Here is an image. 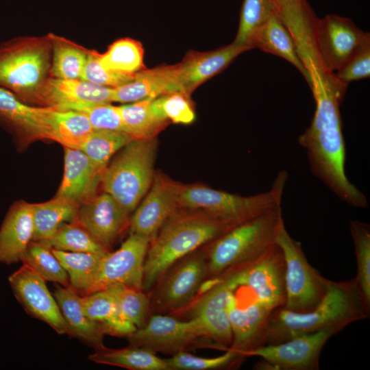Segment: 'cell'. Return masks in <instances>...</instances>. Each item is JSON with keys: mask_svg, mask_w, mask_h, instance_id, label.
<instances>
[{"mask_svg": "<svg viewBox=\"0 0 370 370\" xmlns=\"http://www.w3.org/2000/svg\"><path fill=\"white\" fill-rule=\"evenodd\" d=\"M346 88L334 75L313 84L314 114L298 143L306 150L315 177L343 201L354 208H365L368 206L365 195L345 173L346 147L339 108Z\"/></svg>", "mask_w": 370, "mask_h": 370, "instance_id": "1", "label": "cell"}, {"mask_svg": "<svg viewBox=\"0 0 370 370\" xmlns=\"http://www.w3.org/2000/svg\"><path fill=\"white\" fill-rule=\"evenodd\" d=\"M355 278L341 282L329 280L321 302L307 312H295L279 307L271 312L266 344L275 345L293 337L329 330L334 335L350 323L369 317ZM265 344V345H266Z\"/></svg>", "mask_w": 370, "mask_h": 370, "instance_id": "2", "label": "cell"}, {"mask_svg": "<svg viewBox=\"0 0 370 370\" xmlns=\"http://www.w3.org/2000/svg\"><path fill=\"white\" fill-rule=\"evenodd\" d=\"M230 229L202 213L177 210L149 244L144 264L143 291H149L175 263Z\"/></svg>", "mask_w": 370, "mask_h": 370, "instance_id": "3", "label": "cell"}, {"mask_svg": "<svg viewBox=\"0 0 370 370\" xmlns=\"http://www.w3.org/2000/svg\"><path fill=\"white\" fill-rule=\"evenodd\" d=\"M284 223L281 206L238 224L210 243L206 252L208 277L249 264L275 243Z\"/></svg>", "mask_w": 370, "mask_h": 370, "instance_id": "4", "label": "cell"}, {"mask_svg": "<svg viewBox=\"0 0 370 370\" xmlns=\"http://www.w3.org/2000/svg\"><path fill=\"white\" fill-rule=\"evenodd\" d=\"M287 176L281 171L269 190L247 197L204 185L180 184L179 209L202 213L232 228L281 206Z\"/></svg>", "mask_w": 370, "mask_h": 370, "instance_id": "5", "label": "cell"}, {"mask_svg": "<svg viewBox=\"0 0 370 370\" xmlns=\"http://www.w3.org/2000/svg\"><path fill=\"white\" fill-rule=\"evenodd\" d=\"M49 37L20 36L0 45V86L29 102L49 77Z\"/></svg>", "mask_w": 370, "mask_h": 370, "instance_id": "6", "label": "cell"}, {"mask_svg": "<svg viewBox=\"0 0 370 370\" xmlns=\"http://www.w3.org/2000/svg\"><path fill=\"white\" fill-rule=\"evenodd\" d=\"M156 138L133 139L103 171L101 184L129 214L150 188L155 175Z\"/></svg>", "mask_w": 370, "mask_h": 370, "instance_id": "7", "label": "cell"}, {"mask_svg": "<svg viewBox=\"0 0 370 370\" xmlns=\"http://www.w3.org/2000/svg\"><path fill=\"white\" fill-rule=\"evenodd\" d=\"M275 243L285 262L286 299L282 307L295 312L312 310L324 297L329 280L308 262L301 243L289 234L284 223L278 231Z\"/></svg>", "mask_w": 370, "mask_h": 370, "instance_id": "8", "label": "cell"}, {"mask_svg": "<svg viewBox=\"0 0 370 370\" xmlns=\"http://www.w3.org/2000/svg\"><path fill=\"white\" fill-rule=\"evenodd\" d=\"M127 338L131 346L171 355L202 345L228 349L206 338L195 318L180 321L167 315L153 314L143 327L137 328Z\"/></svg>", "mask_w": 370, "mask_h": 370, "instance_id": "9", "label": "cell"}, {"mask_svg": "<svg viewBox=\"0 0 370 370\" xmlns=\"http://www.w3.org/2000/svg\"><path fill=\"white\" fill-rule=\"evenodd\" d=\"M222 275L236 290L241 286L248 288L254 298L272 310L284 305L285 262L276 243L254 262L232 269Z\"/></svg>", "mask_w": 370, "mask_h": 370, "instance_id": "10", "label": "cell"}, {"mask_svg": "<svg viewBox=\"0 0 370 370\" xmlns=\"http://www.w3.org/2000/svg\"><path fill=\"white\" fill-rule=\"evenodd\" d=\"M150 238L138 234L129 237L116 251L103 256L83 295L123 284L143 290L144 264Z\"/></svg>", "mask_w": 370, "mask_h": 370, "instance_id": "11", "label": "cell"}, {"mask_svg": "<svg viewBox=\"0 0 370 370\" xmlns=\"http://www.w3.org/2000/svg\"><path fill=\"white\" fill-rule=\"evenodd\" d=\"M314 38L323 68L326 73L334 74L370 41V35L349 18L328 14L323 18H317Z\"/></svg>", "mask_w": 370, "mask_h": 370, "instance_id": "12", "label": "cell"}, {"mask_svg": "<svg viewBox=\"0 0 370 370\" xmlns=\"http://www.w3.org/2000/svg\"><path fill=\"white\" fill-rule=\"evenodd\" d=\"M208 277L206 252H192L175 263L158 281L153 301L161 311L175 312L195 299Z\"/></svg>", "mask_w": 370, "mask_h": 370, "instance_id": "13", "label": "cell"}, {"mask_svg": "<svg viewBox=\"0 0 370 370\" xmlns=\"http://www.w3.org/2000/svg\"><path fill=\"white\" fill-rule=\"evenodd\" d=\"M334 334L329 330H320L293 337L275 345H264L247 354L258 356L257 369L317 370L322 349Z\"/></svg>", "mask_w": 370, "mask_h": 370, "instance_id": "14", "label": "cell"}, {"mask_svg": "<svg viewBox=\"0 0 370 370\" xmlns=\"http://www.w3.org/2000/svg\"><path fill=\"white\" fill-rule=\"evenodd\" d=\"M8 282L15 297L28 314L48 324L58 334H68L65 321L46 280L33 269L23 264L9 276Z\"/></svg>", "mask_w": 370, "mask_h": 370, "instance_id": "15", "label": "cell"}, {"mask_svg": "<svg viewBox=\"0 0 370 370\" xmlns=\"http://www.w3.org/2000/svg\"><path fill=\"white\" fill-rule=\"evenodd\" d=\"M275 14L291 34L298 54L313 82L329 73L318 58L314 29L317 18L306 0H270Z\"/></svg>", "mask_w": 370, "mask_h": 370, "instance_id": "16", "label": "cell"}, {"mask_svg": "<svg viewBox=\"0 0 370 370\" xmlns=\"http://www.w3.org/2000/svg\"><path fill=\"white\" fill-rule=\"evenodd\" d=\"M180 184L155 173L152 184L130 219V234L156 237L167 220L179 210Z\"/></svg>", "mask_w": 370, "mask_h": 370, "instance_id": "17", "label": "cell"}, {"mask_svg": "<svg viewBox=\"0 0 370 370\" xmlns=\"http://www.w3.org/2000/svg\"><path fill=\"white\" fill-rule=\"evenodd\" d=\"M129 215L110 195L104 192L81 204L72 221L86 230L108 251L130 223Z\"/></svg>", "mask_w": 370, "mask_h": 370, "instance_id": "18", "label": "cell"}, {"mask_svg": "<svg viewBox=\"0 0 370 370\" xmlns=\"http://www.w3.org/2000/svg\"><path fill=\"white\" fill-rule=\"evenodd\" d=\"M219 278L193 304L192 318L198 320L206 338L229 349L232 333L228 308L235 288L226 278Z\"/></svg>", "mask_w": 370, "mask_h": 370, "instance_id": "19", "label": "cell"}, {"mask_svg": "<svg viewBox=\"0 0 370 370\" xmlns=\"http://www.w3.org/2000/svg\"><path fill=\"white\" fill-rule=\"evenodd\" d=\"M248 47L232 42L217 49L199 52L190 51L175 64L176 92L189 96L202 83L221 73Z\"/></svg>", "mask_w": 370, "mask_h": 370, "instance_id": "20", "label": "cell"}, {"mask_svg": "<svg viewBox=\"0 0 370 370\" xmlns=\"http://www.w3.org/2000/svg\"><path fill=\"white\" fill-rule=\"evenodd\" d=\"M31 102L66 110L86 105L110 103L113 102V88L98 86L82 79L49 77Z\"/></svg>", "mask_w": 370, "mask_h": 370, "instance_id": "21", "label": "cell"}, {"mask_svg": "<svg viewBox=\"0 0 370 370\" xmlns=\"http://www.w3.org/2000/svg\"><path fill=\"white\" fill-rule=\"evenodd\" d=\"M272 312L254 297L253 301L241 306L234 293L228 308L232 333L229 349L243 359L247 357L250 352L264 345L269 319Z\"/></svg>", "mask_w": 370, "mask_h": 370, "instance_id": "22", "label": "cell"}, {"mask_svg": "<svg viewBox=\"0 0 370 370\" xmlns=\"http://www.w3.org/2000/svg\"><path fill=\"white\" fill-rule=\"evenodd\" d=\"M64 149V175L56 195L80 206L96 195L103 171L80 149Z\"/></svg>", "mask_w": 370, "mask_h": 370, "instance_id": "23", "label": "cell"}, {"mask_svg": "<svg viewBox=\"0 0 370 370\" xmlns=\"http://www.w3.org/2000/svg\"><path fill=\"white\" fill-rule=\"evenodd\" d=\"M34 234L32 204L18 201L10 208L0 228V262L15 264Z\"/></svg>", "mask_w": 370, "mask_h": 370, "instance_id": "24", "label": "cell"}, {"mask_svg": "<svg viewBox=\"0 0 370 370\" xmlns=\"http://www.w3.org/2000/svg\"><path fill=\"white\" fill-rule=\"evenodd\" d=\"M44 139L56 141L64 147L79 149L94 130L82 112L51 106L39 107Z\"/></svg>", "mask_w": 370, "mask_h": 370, "instance_id": "25", "label": "cell"}, {"mask_svg": "<svg viewBox=\"0 0 370 370\" xmlns=\"http://www.w3.org/2000/svg\"><path fill=\"white\" fill-rule=\"evenodd\" d=\"M175 64L145 69L132 81L113 88V102L133 103L175 92Z\"/></svg>", "mask_w": 370, "mask_h": 370, "instance_id": "26", "label": "cell"}, {"mask_svg": "<svg viewBox=\"0 0 370 370\" xmlns=\"http://www.w3.org/2000/svg\"><path fill=\"white\" fill-rule=\"evenodd\" d=\"M65 321L68 334L95 349L104 347L105 333L101 326L91 320L82 308L81 297L71 287L55 284L54 296Z\"/></svg>", "mask_w": 370, "mask_h": 370, "instance_id": "27", "label": "cell"}, {"mask_svg": "<svg viewBox=\"0 0 370 370\" xmlns=\"http://www.w3.org/2000/svg\"><path fill=\"white\" fill-rule=\"evenodd\" d=\"M251 45L252 48L257 47L291 63L301 73L311 88L312 77L298 54L295 41L274 12L256 31Z\"/></svg>", "mask_w": 370, "mask_h": 370, "instance_id": "28", "label": "cell"}, {"mask_svg": "<svg viewBox=\"0 0 370 370\" xmlns=\"http://www.w3.org/2000/svg\"><path fill=\"white\" fill-rule=\"evenodd\" d=\"M164 95L117 106L127 134L134 139H148L169 124L163 109Z\"/></svg>", "mask_w": 370, "mask_h": 370, "instance_id": "29", "label": "cell"}, {"mask_svg": "<svg viewBox=\"0 0 370 370\" xmlns=\"http://www.w3.org/2000/svg\"><path fill=\"white\" fill-rule=\"evenodd\" d=\"M81 303L85 314L101 326L105 334L127 336L137 329L122 313L108 289L83 295Z\"/></svg>", "mask_w": 370, "mask_h": 370, "instance_id": "30", "label": "cell"}, {"mask_svg": "<svg viewBox=\"0 0 370 370\" xmlns=\"http://www.w3.org/2000/svg\"><path fill=\"white\" fill-rule=\"evenodd\" d=\"M0 119L24 140L44 139L39 107H32L0 86Z\"/></svg>", "mask_w": 370, "mask_h": 370, "instance_id": "31", "label": "cell"}, {"mask_svg": "<svg viewBox=\"0 0 370 370\" xmlns=\"http://www.w3.org/2000/svg\"><path fill=\"white\" fill-rule=\"evenodd\" d=\"M79 207L77 204L58 195L43 203L32 204V241H47L62 224L75 219Z\"/></svg>", "mask_w": 370, "mask_h": 370, "instance_id": "32", "label": "cell"}, {"mask_svg": "<svg viewBox=\"0 0 370 370\" xmlns=\"http://www.w3.org/2000/svg\"><path fill=\"white\" fill-rule=\"evenodd\" d=\"M94 362L133 370H171L164 359L147 349L131 346L118 349L103 347L88 356Z\"/></svg>", "mask_w": 370, "mask_h": 370, "instance_id": "33", "label": "cell"}, {"mask_svg": "<svg viewBox=\"0 0 370 370\" xmlns=\"http://www.w3.org/2000/svg\"><path fill=\"white\" fill-rule=\"evenodd\" d=\"M51 61L49 77L81 79L89 49L69 39L50 33Z\"/></svg>", "mask_w": 370, "mask_h": 370, "instance_id": "34", "label": "cell"}, {"mask_svg": "<svg viewBox=\"0 0 370 370\" xmlns=\"http://www.w3.org/2000/svg\"><path fill=\"white\" fill-rule=\"evenodd\" d=\"M142 44L130 38L113 42L103 53H99V61L106 69L125 74H134L145 69Z\"/></svg>", "mask_w": 370, "mask_h": 370, "instance_id": "35", "label": "cell"}, {"mask_svg": "<svg viewBox=\"0 0 370 370\" xmlns=\"http://www.w3.org/2000/svg\"><path fill=\"white\" fill-rule=\"evenodd\" d=\"M20 261L33 269L46 281L70 287L67 272L47 243L32 241L22 254Z\"/></svg>", "mask_w": 370, "mask_h": 370, "instance_id": "36", "label": "cell"}, {"mask_svg": "<svg viewBox=\"0 0 370 370\" xmlns=\"http://www.w3.org/2000/svg\"><path fill=\"white\" fill-rule=\"evenodd\" d=\"M133 139L123 132L93 130L79 149L103 172L112 156Z\"/></svg>", "mask_w": 370, "mask_h": 370, "instance_id": "37", "label": "cell"}, {"mask_svg": "<svg viewBox=\"0 0 370 370\" xmlns=\"http://www.w3.org/2000/svg\"><path fill=\"white\" fill-rule=\"evenodd\" d=\"M349 231L357 265L355 280L365 304L370 308V225L360 221L352 220Z\"/></svg>", "mask_w": 370, "mask_h": 370, "instance_id": "38", "label": "cell"}, {"mask_svg": "<svg viewBox=\"0 0 370 370\" xmlns=\"http://www.w3.org/2000/svg\"><path fill=\"white\" fill-rule=\"evenodd\" d=\"M51 249L68 273L70 287L82 293L104 256L88 252H71L52 248Z\"/></svg>", "mask_w": 370, "mask_h": 370, "instance_id": "39", "label": "cell"}, {"mask_svg": "<svg viewBox=\"0 0 370 370\" xmlns=\"http://www.w3.org/2000/svg\"><path fill=\"white\" fill-rule=\"evenodd\" d=\"M47 243L52 249L71 251L88 252L105 256L109 251L97 243L83 227L71 221L62 224Z\"/></svg>", "mask_w": 370, "mask_h": 370, "instance_id": "40", "label": "cell"}, {"mask_svg": "<svg viewBox=\"0 0 370 370\" xmlns=\"http://www.w3.org/2000/svg\"><path fill=\"white\" fill-rule=\"evenodd\" d=\"M106 289L115 298L124 316L136 328L145 324L151 308L150 300L145 292L123 284H114Z\"/></svg>", "mask_w": 370, "mask_h": 370, "instance_id": "41", "label": "cell"}, {"mask_svg": "<svg viewBox=\"0 0 370 370\" xmlns=\"http://www.w3.org/2000/svg\"><path fill=\"white\" fill-rule=\"evenodd\" d=\"M273 12L270 0H244L238 32L233 42L252 49L251 42L254 33Z\"/></svg>", "mask_w": 370, "mask_h": 370, "instance_id": "42", "label": "cell"}, {"mask_svg": "<svg viewBox=\"0 0 370 370\" xmlns=\"http://www.w3.org/2000/svg\"><path fill=\"white\" fill-rule=\"evenodd\" d=\"M164 360L171 369L209 370L230 367L242 359L236 352L228 349L224 354L215 358L199 357L183 351Z\"/></svg>", "mask_w": 370, "mask_h": 370, "instance_id": "43", "label": "cell"}, {"mask_svg": "<svg viewBox=\"0 0 370 370\" xmlns=\"http://www.w3.org/2000/svg\"><path fill=\"white\" fill-rule=\"evenodd\" d=\"M134 74H125L105 69L99 61V53L95 50L88 51L81 79L92 84L116 88L132 81Z\"/></svg>", "mask_w": 370, "mask_h": 370, "instance_id": "44", "label": "cell"}, {"mask_svg": "<svg viewBox=\"0 0 370 370\" xmlns=\"http://www.w3.org/2000/svg\"><path fill=\"white\" fill-rule=\"evenodd\" d=\"M73 110L85 114L94 130H112L127 134L117 106L99 103L78 106Z\"/></svg>", "mask_w": 370, "mask_h": 370, "instance_id": "45", "label": "cell"}, {"mask_svg": "<svg viewBox=\"0 0 370 370\" xmlns=\"http://www.w3.org/2000/svg\"><path fill=\"white\" fill-rule=\"evenodd\" d=\"M334 77L347 86L352 82L370 76V41L365 43L358 51L336 73Z\"/></svg>", "mask_w": 370, "mask_h": 370, "instance_id": "46", "label": "cell"}, {"mask_svg": "<svg viewBox=\"0 0 370 370\" xmlns=\"http://www.w3.org/2000/svg\"><path fill=\"white\" fill-rule=\"evenodd\" d=\"M190 97L182 92L164 95L163 109L169 121L180 124L194 121L195 113Z\"/></svg>", "mask_w": 370, "mask_h": 370, "instance_id": "47", "label": "cell"}]
</instances>
